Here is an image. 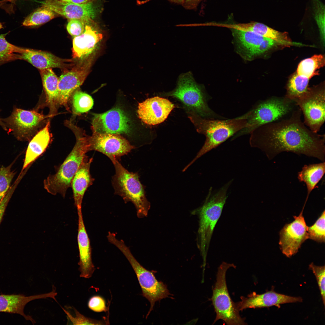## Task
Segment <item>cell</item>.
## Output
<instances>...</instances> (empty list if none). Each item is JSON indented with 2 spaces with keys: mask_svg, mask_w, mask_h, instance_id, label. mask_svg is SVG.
Listing matches in <instances>:
<instances>
[{
  "mask_svg": "<svg viewBox=\"0 0 325 325\" xmlns=\"http://www.w3.org/2000/svg\"><path fill=\"white\" fill-rule=\"evenodd\" d=\"M72 96V111L74 115H79L86 113L93 105V100L91 96L79 89H76Z\"/></svg>",
  "mask_w": 325,
  "mask_h": 325,
  "instance_id": "33",
  "label": "cell"
},
{
  "mask_svg": "<svg viewBox=\"0 0 325 325\" xmlns=\"http://www.w3.org/2000/svg\"><path fill=\"white\" fill-rule=\"evenodd\" d=\"M77 209L78 216L77 242L79 257V270L80 272V277L88 279L92 277L95 268L92 262L90 241L84 224L82 208Z\"/></svg>",
  "mask_w": 325,
  "mask_h": 325,
  "instance_id": "20",
  "label": "cell"
},
{
  "mask_svg": "<svg viewBox=\"0 0 325 325\" xmlns=\"http://www.w3.org/2000/svg\"><path fill=\"white\" fill-rule=\"evenodd\" d=\"M88 306L91 310L97 312H105L108 310L105 299L99 296L91 297L88 301Z\"/></svg>",
  "mask_w": 325,
  "mask_h": 325,
  "instance_id": "39",
  "label": "cell"
},
{
  "mask_svg": "<svg viewBox=\"0 0 325 325\" xmlns=\"http://www.w3.org/2000/svg\"><path fill=\"white\" fill-rule=\"evenodd\" d=\"M325 172V162L305 165L298 173V178L300 182L305 183L307 186V194L305 202H306L311 193L322 178Z\"/></svg>",
  "mask_w": 325,
  "mask_h": 325,
  "instance_id": "27",
  "label": "cell"
},
{
  "mask_svg": "<svg viewBox=\"0 0 325 325\" xmlns=\"http://www.w3.org/2000/svg\"><path fill=\"white\" fill-rule=\"evenodd\" d=\"M46 98V102L50 113H54L58 105L59 78L49 68L39 70Z\"/></svg>",
  "mask_w": 325,
  "mask_h": 325,
  "instance_id": "25",
  "label": "cell"
},
{
  "mask_svg": "<svg viewBox=\"0 0 325 325\" xmlns=\"http://www.w3.org/2000/svg\"><path fill=\"white\" fill-rule=\"evenodd\" d=\"M87 66L79 63L63 71L59 78L58 105L64 106L68 111V103L73 93L84 82L88 73Z\"/></svg>",
  "mask_w": 325,
  "mask_h": 325,
  "instance_id": "15",
  "label": "cell"
},
{
  "mask_svg": "<svg viewBox=\"0 0 325 325\" xmlns=\"http://www.w3.org/2000/svg\"><path fill=\"white\" fill-rule=\"evenodd\" d=\"M0 125L2 127L3 129L7 131L8 129L7 128L4 122L2 121V119L0 118Z\"/></svg>",
  "mask_w": 325,
  "mask_h": 325,
  "instance_id": "43",
  "label": "cell"
},
{
  "mask_svg": "<svg viewBox=\"0 0 325 325\" xmlns=\"http://www.w3.org/2000/svg\"><path fill=\"white\" fill-rule=\"evenodd\" d=\"M50 122L32 138L28 146L21 172L26 169L46 150L51 140Z\"/></svg>",
  "mask_w": 325,
  "mask_h": 325,
  "instance_id": "24",
  "label": "cell"
},
{
  "mask_svg": "<svg viewBox=\"0 0 325 325\" xmlns=\"http://www.w3.org/2000/svg\"><path fill=\"white\" fill-rule=\"evenodd\" d=\"M47 117L33 110L14 109L10 116L2 119L7 128L21 141H30L41 123Z\"/></svg>",
  "mask_w": 325,
  "mask_h": 325,
  "instance_id": "11",
  "label": "cell"
},
{
  "mask_svg": "<svg viewBox=\"0 0 325 325\" xmlns=\"http://www.w3.org/2000/svg\"><path fill=\"white\" fill-rule=\"evenodd\" d=\"M90 151L101 152L113 162L127 154L134 147L119 134H93L90 136Z\"/></svg>",
  "mask_w": 325,
  "mask_h": 325,
  "instance_id": "14",
  "label": "cell"
},
{
  "mask_svg": "<svg viewBox=\"0 0 325 325\" xmlns=\"http://www.w3.org/2000/svg\"><path fill=\"white\" fill-rule=\"evenodd\" d=\"M294 101L303 114L305 125L313 132L317 133L325 120L324 84L309 88L307 92Z\"/></svg>",
  "mask_w": 325,
  "mask_h": 325,
  "instance_id": "10",
  "label": "cell"
},
{
  "mask_svg": "<svg viewBox=\"0 0 325 325\" xmlns=\"http://www.w3.org/2000/svg\"><path fill=\"white\" fill-rule=\"evenodd\" d=\"M231 29L234 36L248 52L256 48L266 38L252 31Z\"/></svg>",
  "mask_w": 325,
  "mask_h": 325,
  "instance_id": "32",
  "label": "cell"
},
{
  "mask_svg": "<svg viewBox=\"0 0 325 325\" xmlns=\"http://www.w3.org/2000/svg\"><path fill=\"white\" fill-rule=\"evenodd\" d=\"M241 300L235 303L238 310L242 311L247 308L268 307L273 306L279 307L280 305L287 303L301 302L302 299L280 294L271 290L260 294L253 292L246 297L241 296Z\"/></svg>",
  "mask_w": 325,
  "mask_h": 325,
  "instance_id": "18",
  "label": "cell"
},
{
  "mask_svg": "<svg viewBox=\"0 0 325 325\" xmlns=\"http://www.w3.org/2000/svg\"><path fill=\"white\" fill-rule=\"evenodd\" d=\"M277 43L272 39L265 38L258 46L248 52L249 55L254 56L264 53L275 46Z\"/></svg>",
  "mask_w": 325,
  "mask_h": 325,
  "instance_id": "40",
  "label": "cell"
},
{
  "mask_svg": "<svg viewBox=\"0 0 325 325\" xmlns=\"http://www.w3.org/2000/svg\"><path fill=\"white\" fill-rule=\"evenodd\" d=\"M93 160L92 157L89 158L85 155L71 182L74 203L77 209L82 208L85 192L94 181L90 171Z\"/></svg>",
  "mask_w": 325,
  "mask_h": 325,
  "instance_id": "22",
  "label": "cell"
},
{
  "mask_svg": "<svg viewBox=\"0 0 325 325\" xmlns=\"http://www.w3.org/2000/svg\"><path fill=\"white\" fill-rule=\"evenodd\" d=\"M231 267L236 268L233 264L223 262L218 267L216 281L212 289L211 298L216 314L214 324L219 320L228 325H243L246 324L239 314L235 303L229 295L227 285L226 274Z\"/></svg>",
  "mask_w": 325,
  "mask_h": 325,
  "instance_id": "9",
  "label": "cell"
},
{
  "mask_svg": "<svg viewBox=\"0 0 325 325\" xmlns=\"http://www.w3.org/2000/svg\"><path fill=\"white\" fill-rule=\"evenodd\" d=\"M17 0H7V1L8 2H10L12 3H14Z\"/></svg>",
  "mask_w": 325,
  "mask_h": 325,
  "instance_id": "46",
  "label": "cell"
},
{
  "mask_svg": "<svg viewBox=\"0 0 325 325\" xmlns=\"http://www.w3.org/2000/svg\"><path fill=\"white\" fill-rule=\"evenodd\" d=\"M197 0H185V2L187 4H188V5L190 4H193V2H194L195 1H197Z\"/></svg>",
  "mask_w": 325,
  "mask_h": 325,
  "instance_id": "44",
  "label": "cell"
},
{
  "mask_svg": "<svg viewBox=\"0 0 325 325\" xmlns=\"http://www.w3.org/2000/svg\"><path fill=\"white\" fill-rule=\"evenodd\" d=\"M76 3L82 4L92 2L94 0H62Z\"/></svg>",
  "mask_w": 325,
  "mask_h": 325,
  "instance_id": "42",
  "label": "cell"
},
{
  "mask_svg": "<svg viewBox=\"0 0 325 325\" xmlns=\"http://www.w3.org/2000/svg\"><path fill=\"white\" fill-rule=\"evenodd\" d=\"M129 121L122 110L115 107L103 113L93 114L91 128L93 134H127L131 130Z\"/></svg>",
  "mask_w": 325,
  "mask_h": 325,
  "instance_id": "13",
  "label": "cell"
},
{
  "mask_svg": "<svg viewBox=\"0 0 325 325\" xmlns=\"http://www.w3.org/2000/svg\"><path fill=\"white\" fill-rule=\"evenodd\" d=\"M309 268L313 271L316 278L320 290L323 303L324 305L325 293V266H317L311 263L309 265Z\"/></svg>",
  "mask_w": 325,
  "mask_h": 325,
  "instance_id": "37",
  "label": "cell"
},
{
  "mask_svg": "<svg viewBox=\"0 0 325 325\" xmlns=\"http://www.w3.org/2000/svg\"><path fill=\"white\" fill-rule=\"evenodd\" d=\"M65 125L74 134L76 143L56 173L48 175L43 181L44 188L48 193L54 195L59 193L63 197L90 146V136L84 130L70 120L66 121Z\"/></svg>",
  "mask_w": 325,
  "mask_h": 325,
  "instance_id": "2",
  "label": "cell"
},
{
  "mask_svg": "<svg viewBox=\"0 0 325 325\" xmlns=\"http://www.w3.org/2000/svg\"><path fill=\"white\" fill-rule=\"evenodd\" d=\"M162 95L172 97L180 101L188 113L208 119L218 116L209 107L202 86L196 82L190 71L180 74L175 88Z\"/></svg>",
  "mask_w": 325,
  "mask_h": 325,
  "instance_id": "7",
  "label": "cell"
},
{
  "mask_svg": "<svg viewBox=\"0 0 325 325\" xmlns=\"http://www.w3.org/2000/svg\"><path fill=\"white\" fill-rule=\"evenodd\" d=\"M231 27L232 28L252 32L264 37L272 39L279 43L288 44L291 43L286 32H279L261 23L252 22L234 24Z\"/></svg>",
  "mask_w": 325,
  "mask_h": 325,
  "instance_id": "26",
  "label": "cell"
},
{
  "mask_svg": "<svg viewBox=\"0 0 325 325\" xmlns=\"http://www.w3.org/2000/svg\"><path fill=\"white\" fill-rule=\"evenodd\" d=\"M188 113L197 131L205 135L206 140L195 157L184 168L185 170L201 156L245 128L247 123L246 113L225 120L206 118L193 113Z\"/></svg>",
  "mask_w": 325,
  "mask_h": 325,
  "instance_id": "3",
  "label": "cell"
},
{
  "mask_svg": "<svg viewBox=\"0 0 325 325\" xmlns=\"http://www.w3.org/2000/svg\"><path fill=\"white\" fill-rule=\"evenodd\" d=\"M68 320L73 325H106L109 323L105 320H97L87 317L80 313L75 308L73 310L75 316H72L67 311L63 308Z\"/></svg>",
  "mask_w": 325,
  "mask_h": 325,
  "instance_id": "36",
  "label": "cell"
},
{
  "mask_svg": "<svg viewBox=\"0 0 325 325\" xmlns=\"http://www.w3.org/2000/svg\"><path fill=\"white\" fill-rule=\"evenodd\" d=\"M13 163L9 166L0 167V201L10 188V184L15 173L12 171Z\"/></svg>",
  "mask_w": 325,
  "mask_h": 325,
  "instance_id": "35",
  "label": "cell"
},
{
  "mask_svg": "<svg viewBox=\"0 0 325 325\" xmlns=\"http://www.w3.org/2000/svg\"><path fill=\"white\" fill-rule=\"evenodd\" d=\"M325 63L324 56L321 54L314 55L301 61L298 66L296 73L310 79L318 74V70L323 67Z\"/></svg>",
  "mask_w": 325,
  "mask_h": 325,
  "instance_id": "28",
  "label": "cell"
},
{
  "mask_svg": "<svg viewBox=\"0 0 325 325\" xmlns=\"http://www.w3.org/2000/svg\"><path fill=\"white\" fill-rule=\"evenodd\" d=\"M110 242L118 249L130 263L137 277L142 295L149 302L150 307L146 318L153 310L156 302L168 297L171 295L167 286L156 278L153 273L146 269L137 260L123 241L112 236Z\"/></svg>",
  "mask_w": 325,
  "mask_h": 325,
  "instance_id": "8",
  "label": "cell"
},
{
  "mask_svg": "<svg viewBox=\"0 0 325 325\" xmlns=\"http://www.w3.org/2000/svg\"><path fill=\"white\" fill-rule=\"evenodd\" d=\"M309 79L294 73L289 78L286 86V97L294 101L305 93L309 88Z\"/></svg>",
  "mask_w": 325,
  "mask_h": 325,
  "instance_id": "29",
  "label": "cell"
},
{
  "mask_svg": "<svg viewBox=\"0 0 325 325\" xmlns=\"http://www.w3.org/2000/svg\"><path fill=\"white\" fill-rule=\"evenodd\" d=\"M325 210L312 225L308 227V239L318 243H324L325 240Z\"/></svg>",
  "mask_w": 325,
  "mask_h": 325,
  "instance_id": "34",
  "label": "cell"
},
{
  "mask_svg": "<svg viewBox=\"0 0 325 325\" xmlns=\"http://www.w3.org/2000/svg\"><path fill=\"white\" fill-rule=\"evenodd\" d=\"M3 28V25L2 23L1 22H0V29H2Z\"/></svg>",
  "mask_w": 325,
  "mask_h": 325,
  "instance_id": "47",
  "label": "cell"
},
{
  "mask_svg": "<svg viewBox=\"0 0 325 325\" xmlns=\"http://www.w3.org/2000/svg\"><path fill=\"white\" fill-rule=\"evenodd\" d=\"M112 163L115 170L112 181L115 194L122 197L125 203L130 202L134 204L138 217L147 216L150 204L146 198L138 173L129 172L118 160Z\"/></svg>",
  "mask_w": 325,
  "mask_h": 325,
  "instance_id": "6",
  "label": "cell"
},
{
  "mask_svg": "<svg viewBox=\"0 0 325 325\" xmlns=\"http://www.w3.org/2000/svg\"><path fill=\"white\" fill-rule=\"evenodd\" d=\"M18 183V181H16L0 201V224L8 202Z\"/></svg>",
  "mask_w": 325,
  "mask_h": 325,
  "instance_id": "41",
  "label": "cell"
},
{
  "mask_svg": "<svg viewBox=\"0 0 325 325\" xmlns=\"http://www.w3.org/2000/svg\"><path fill=\"white\" fill-rule=\"evenodd\" d=\"M86 23L78 19L69 20L67 29L69 34L73 38L81 34L84 32Z\"/></svg>",
  "mask_w": 325,
  "mask_h": 325,
  "instance_id": "38",
  "label": "cell"
},
{
  "mask_svg": "<svg viewBox=\"0 0 325 325\" xmlns=\"http://www.w3.org/2000/svg\"><path fill=\"white\" fill-rule=\"evenodd\" d=\"M102 38V34L89 24H86L83 32L73 38L72 50L73 59L82 58L91 54Z\"/></svg>",
  "mask_w": 325,
  "mask_h": 325,
  "instance_id": "23",
  "label": "cell"
},
{
  "mask_svg": "<svg viewBox=\"0 0 325 325\" xmlns=\"http://www.w3.org/2000/svg\"><path fill=\"white\" fill-rule=\"evenodd\" d=\"M171 1L178 2H182L184 0H170Z\"/></svg>",
  "mask_w": 325,
  "mask_h": 325,
  "instance_id": "45",
  "label": "cell"
},
{
  "mask_svg": "<svg viewBox=\"0 0 325 325\" xmlns=\"http://www.w3.org/2000/svg\"><path fill=\"white\" fill-rule=\"evenodd\" d=\"M8 33L0 35V66L6 63L20 60V54L23 48L17 46L8 42L5 36Z\"/></svg>",
  "mask_w": 325,
  "mask_h": 325,
  "instance_id": "30",
  "label": "cell"
},
{
  "mask_svg": "<svg viewBox=\"0 0 325 325\" xmlns=\"http://www.w3.org/2000/svg\"><path fill=\"white\" fill-rule=\"evenodd\" d=\"M305 205L294 220L286 224L279 232V244L282 253L290 258L298 251L302 244L308 239L307 225L303 213Z\"/></svg>",
  "mask_w": 325,
  "mask_h": 325,
  "instance_id": "12",
  "label": "cell"
},
{
  "mask_svg": "<svg viewBox=\"0 0 325 325\" xmlns=\"http://www.w3.org/2000/svg\"><path fill=\"white\" fill-rule=\"evenodd\" d=\"M302 114L298 107L288 118L256 128L249 134L251 146L261 150L270 160L286 152L325 162V135L314 133L307 127L302 120Z\"/></svg>",
  "mask_w": 325,
  "mask_h": 325,
  "instance_id": "1",
  "label": "cell"
},
{
  "mask_svg": "<svg viewBox=\"0 0 325 325\" xmlns=\"http://www.w3.org/2000/svg\"><path fill=\"white\" fill-rule=\"evenodd\" d=\"M57 293L55 289L48 293L26 296L23 294L0 295V312L17 314L23 316L25 319L31 321L34 324L35 320L30 316L26 315L24 312L26 305L35 299L51 298L55 300Z\"/></svg>",
  "mask_w": 325,
  "mask_h": 325,
  "instance_id": "21",
  "label": "cell"
},
{
  "mask_svg": "<svg viewBox=\"0 0 325 325\" xmlns=\"http://www.w3.org/2000/svg\"><path fill=\"white\" fill-rule=\"evenodd\" d=\"M42 6L69 19H78L89 24L96 17L97 10L92 2L78 4L62 0H44Z\"/></svg>",
  "mask_w": 325,
  "mask_h": 325,
  "instance_id": "16",
  "label": "cell"
},
{
  "mask_svg": "<svg viewBox=\"0 0 325 325\" xmlns=\"http://www.w3.org/2000/svg\"><path fill=\"white\" fill-rule=\"evenodd\" d=\"M174 107V104L168 99L156 96L139 103L137 113L144 123L155 125L163 122Z\"/></svg>",
  "mask_w": 325,
  "mask_h": 325,
  "instance_id": "17",
  "label": "cell"
},
{
  "mask_svg": "<svg viewBox=\"0 0 325 325\" xmlns=\"http://www.w3.org/2000/svg\"><path fill=\"white\" fill-rule=\"evenodd\" d=\"M296 106L294 101L285 96H273L259 102L246 113V127L235 134L232 139L249 134L261 126L283 119L291 113Z\"/></svg>",
  "mask_w": 325,
  "mask_h": 325,
  "instance_id": "5",
  "label": "cell"
},
{
  "mask_svg": "<svg viewBox=\"0 0 325 325\" xmlns=\"http://www.w3.org/2000/svg\"><path fill=\"white\" fill-rule=\"evenodd\" d=\"M57 14L49 8L42 6L29 15L22 25L34 26L44 24L54 18Z\"/></svg>",
  "mask_w": 325,
  "mask_h": 325,
  "instance_id": "31",
  "label": "cell"
},
{
  "mask_svg": "<svg viewBox=\"0 0 325 325\" xmlns=\"http://www.w3.org/2000/svg\"><path fill=\"white\" fill-rule=\"evenodd\" d=\"M231 182L229 181L214 193L210 188L202 206L193 212L197 213L199 216L198 245L203 258L204 268L206 265L207 253L213 232L225 203L227 192Z\"/></svg>",
  "mask_w": 325,
  "mask_h": 325,
  "instance_id": "4",
  "label": "cell"
},
{
  "mask_svg": "<svg viewBox=\"0 0 325 325\" xmlns=\"http://www.w3.org/2000/svg\"><path fill=\"white\" fill-rule=\"evenodd\" d=\"M20 60H25L39 70L59 68L63 71L76 63L73 59H63L48 52L23 48L20 54Z\"/></svg>",
  "mask_w": 325,
  "mask_h": 325,
  "instance_id": "19",
  "label": "cell"
}]
</instances>
